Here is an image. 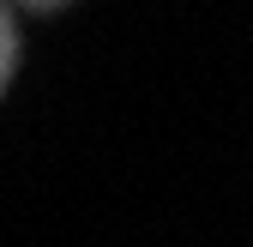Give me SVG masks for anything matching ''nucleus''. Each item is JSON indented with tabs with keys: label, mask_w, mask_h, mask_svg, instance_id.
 Segmentation results:
<instances>
[{
	"label": "nucleus",
	"mask_w": 253,
	"mask_h": 247,
	"mask_svg": "<svg viewBox=\"0 0 253 247\" xmlns=\"http://www.w3.org/2000/svg\"><path fill=\"white\" fill-rule=\"evenodd\" d=\"M42 6H48V0H42Z\"/></svg>",
	"instance_id": "1"
}]
</instances>
